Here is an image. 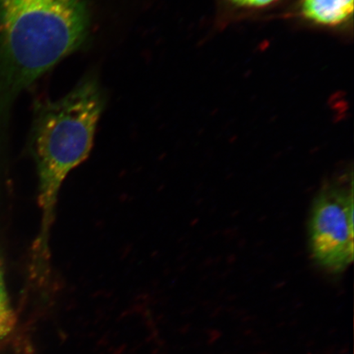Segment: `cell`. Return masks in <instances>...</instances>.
Listing matches in <instances>:
<instances>
[{"label":"cell","mask_w":354,"mask_h":354,"mask_svg":"<svg viewBox=\"0 0 354 354\" xmlns=\"http://www.w3.org/2000/svg\"><path fill=\"white\" fill-rule=\"evenodd\" d=\"M86 0H0V120L20 93L86 41Z\"/></svg>","instance_id":"cell-1"},{"label":"cell","mask_w":354,"mask_h":354,"mask_svg":"<svg viewBox=\"0 0 354 354\" xmlns=\"http://www.w3.org/2000/svg\"><path fill=\"white\" fill-rule=\"evenodd\" d=\"M104 105L103 88L91 73L59 100L41 102L35 109L32 142L43 231L51 230L66 177L91 152Z\"/></svg>","instance_id":"cell-2"},{"label":"cell","mask_w":354,"mask_h":354,"mask_svg":"<svg viewBox=\"0 0 354 354\" xmlns=\"http://www.w3.org/2000/svg\"><path fill=\"white\" fill-rule=\"evenodd\" d=\"M310 252L316 263L340 273L353 261V176L332 180L320 190L310 214Z\"/></svg>","instance_id":"cell-3"},{"label":"cell","mask_w":354,"mask_h":354,"mask_svg":"<svg viewBox=\"0 0 354 354\" xmlns=\"http://www.w3.org/2000/svg\"><path fill=\"white\" fill-rule=\"evenodd\" d=\"M353 0H304L303 13L323 25H337L352 15Z\"/></svg>","instance_id":"cell-4"},{"label":"cell","mask_w":354,"mask_h":354,"mask_svg":"<svg viewBox=\"0 0 354 354\" xmlns=\"http://www.w3.org/2000/svg\"><path fill=\"white\" fill-rule=\"evenodd\" d=\"M16 323V315L8 298L3 264L0 260V339L7 337L15 329Z\"/></svg>","instance_id":"cell-5"},{"label":"cell","mask_w":354,"mask_h":354,"mask_svg":"<svg viewBox=\"0 0 354 354\" xmlns=\"http://www.w3.org/2000/svg\"><path fill=\"white\" fill-rule=\"evenodd\" d=\"M232 1L241 6L261 7L268 6L274 0H232Z\"/></svg>","instance_id":"cell-6"}]
</instances>
